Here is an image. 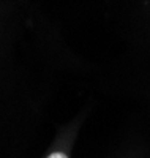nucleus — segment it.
Here are the masks:
<instances>
[{
	"mask_svg": "<svg viewBox=\"0 0 150 158\" xmlns=\"http://www.w3.org/2000/svg\"><path fill=\"white\" fill-rule=\"evenodd\" d=\"M48 158H68L63 152H54V153H51Z\"/></svg>",
	"mask_w": 150,
	"mask_h": 158,
	"instance_id": "1",
	"label": "nucleus"
}]
</instances>
